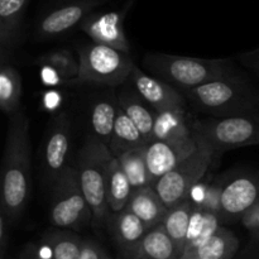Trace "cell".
<instances>
[{"label": "cell", "mask_w": 259, "mask_h": 259, "mask_svg": "<svg viewBox=\"0 0 259 259\" xmlns=\"http://www.w3.org/2000/svg\"><path fill=\"white\" fill-rule=\"evenodd\" d=\"M37 63H48L57 70H60L70 81H76L78 72H80V63L78 60L73 57L71 51L66 48H57V50L46 52L37 60Z\"/></svg>", "instance_id": "f546056e"}, {"label": "cell", "mask_w": 259, "mask_h": 259, "mask_svg": "<svg viewBox=\"0 0 259 259\" xmlns=\"http://www.w3.org/2000/svg\"><path fill=\"white\" fill-rule=\"evenodd\" d=\"M9 220L0 211V259H5L7 257V249L9 244Z\"/></svg>", "instance_id": "74e56055"}, {"label": "cell", "mask_w": 259, "mask_h": 259, "mask_svg": "<svg viewBox=\"0 0 259 259\" xmlns=\"http://www.w3.org/2000/svg\"><path fill=\"white\" fill-rule=\"evenodd\" d=\"M70 142L71 121L66 114H60L48 129L43 146V168L46 179L52 186L67 167Z\"/></svg>", "instance_id": "4fadbf2b"}, {"label": "cell", "mask_w": 259, "mask_h": 259, "mask_svg": "<svg viewBox=\"0 0 259 259\" xmlns=\"http://www.w3.org/2000/svg\"><path fill=\"white\" fill-rule=\"evenodd\" d=\"M219 228L220 219L217 214H212L200 207H194L182 254L191 253L202 247L217 234Z\"/></svg>", "instance_id": "44dd1931"}, {"label": "cell", "mask_w": 259, "mask_h": 259, "mask_svg": "<svg viewBox=\"0 0 259 259\" xmlns=\"http://www.w3.org/2000/svg\"><path fill=\"white\" fill-rule=\"evenodd\" d=\"M126 209L138 217L148 229L162 224L169 210L152 186L134 190Z\"/></svg>", "instance_id": "ac0fdd59"}, {"label": "cell", "mask_w": 259, "mask_h": 259, "mask_svg": "<svg viewBox=\"0 0 259 259\" xmlns=\"http://www.w3.org/2000/svg\"><path fill=\"white\" fill-rule=\"evenodd\" d=\"M108 2L110 0H60L40 15L35 24V38L48 40L65 35Z\"/></svg>", "instance_id": "9c48e42d"}, {"label": "cell", "mask_w": 259, "mask_h": 259, "mask_svg": "<svg viewBox=\"0 0 259 259\" xmlns=\"http://www.w3.org/2000/svg\"><path fill=\"white\" fill-rule=\"evenodd\" d=\"M118 98H101L91 108L90 125L93 137L109 146L118 113Z\"/></svg>", "instance_id": "cb8c5ba5"}, {"label": "cell", "mask_w": 259, "mask_h": 259, "mask_svg": "<svg viewBox=\"0 0 259 259\" xmlns=\"http://www.w3.org/2000/svg\"><path fill=\"white\" fill-rule=\"evenodd\" d=\"M114 259H125V258H114Z\"/></svg>", "instance_id": "ab89813d"}, {"label": "cell", "mask_w": 259, "mask_h": 259, "mask_svg": "<svg viewBox=\"0 0 259 259\" xmlns=\"http://www.w3.org/2000/svg\"><path fill=\"white\" fill-rule=\"evenodd\" d=\"M39 76L45 85L55 88V86H63L67 82H70V80L60 70H57L53 66L48 65V63H39Z\"/></svg>", "instance_id": "4dcf8cb0"}, {"label": "cell", "mask_w": 259, "mask_h": 259, "mask_svg": "<svg viewBox=\"0 0 259 259\" xmlns=\"http://www.w3.org/2000/svg\"><path fill=\"white\" fill-rule=\"evenodd\" d=\"M144 66L154 77L166 81L180 91L235 75L230 61L223 58H196L154 53L146 56Z\"/></svg>", "instance_id": "3957f363"}, {"label": "cell", "mask_w": 259, "mask_h": 259, "mask_svg": "<svg viewBox=\"0 0 259 259\" xmlns=\"http://www.w3.org/2000/svg\"><path fill=\"white\" fill-rule=\"evenodd\" d=\"M209 185L207 182H204V180L196 184L194 186V189L191 190L189 195V199L187 201H190L194 207H201L202 204L205 201V197H206L207 189H209Z\"/></svg>", "instance_id": "8d00e7d4"}, {"label": "cell", "mask_w": 259, "mask_h": 259, "mask_svg": "<svg viewBox=\"0 0 259 259\" xmlns=\"http://www.w3.org/2000/svg\"><path fill=\"white\" fill-rule=\"evenodd\" d=\"M23 95L22 76L10 62H0V108L8 116L20 110Z\"/></svg>", "instance_id": "d4e9b609"}, {"label": "cell", "mask_w": 259, "mask_h": 259, "mask_svg": "<svg viewBox=\"0 0 259 259\" xmlns=\"http://www.w3.org/2000/svg\"><path fill=\"white\" fill-rule=\"evenodd\" d=\"M113 157L110 149L93 136L86 138L78 153V179L93 212V224L96 227L104 225L110 218L106 200V179L109 163Z\"/></svg>", "instance_id": "277c9868"}, {"label": "cell", "mask_w": 259, "mask_h": 259, "mask_svg": "<svg viewBox=\"0 0 259 259\" xmlns=\"http://www.w3.org/2000/svg\"><path fill=\"white\" fill-rule=\"evenodd\" d=\"M220 222H242L244 215L259 201V177L244 174L220 182Z\"/></svg>", "instance_id": "30bf717a"}, {"label": "cell", "mask_w": 259, "mask_h": 259, "mask_svg": "<svg viewBox=\"0 0 259 259\" xmlns=\"http://www.w3.org/2000/svg\"><path fill=\"white\" fill-rule=\"evenodd\" d=\"M257 73H258V76H259V70H258V71H257Z\"/></svg>", "instance_id": "60d3db41"}, {"label": "cell", "mask_w": 259, "mask_h": 259, "mask_svg": "<svg viewBox=\"0 0 259 259\" xmlns=\"http://www.w3.org/2000/svg\"><path fill=\"white\" fill-rule=\"evenodd\" d=\"M192 210H194V206H192L191 202H182V204L169 209L168 214L166 215L163 223H162L166 233L174 240L175 244L177 245L179 250L181 252V255L184 253L185 240H186Z\"/></svg>", "instance_id": "83f0119b"}, {"label": "cell", "mask_w": 259, "mask_h": 259, "mask_svg": "<svg viewBox=\"0 0 259 259\" xmlns=\"http://www.w3.org/2000/svg\"><path fill=\"white\" fill-rule=\"evenodd\" d=\"M32 189L29 119L20 109L9 116L2 168L0 211L14 224L24 212Z\"/></svg>", "instance_id": "6da1fadb"}, {"label": "cell", "mask_w": 259, "mask_h": 259, "mask_svg": "<svg viewBox=\"0 0 259 259\" xmlns=\"http://www.w3.org/2000/svg\"><path fill=\"white\" fill-rule=\"evenodd\" d=\"M116 98H118L119 105L123 108L126 115L141 132L142 136L146 138V141L148 143L153 141V125L154 119H156L154 109L144 99H142L137 91L134 93L124 91L119 94Z\"/></svg>", "instance_id": "ffe728a7"}, {"label": "cell", "mask_w": 259, "mask_h": 259, "mask_svg": "<svg viewBox=\"0 0 259 259\" xmlns=\"http://www.w3.org/2000/svg\"><path fill=\"white\" fill-rule=\"evenodd\" d=\"M129 80L137 93L147 101L154 111L179 110L186 108L187 99L176 88L158 77L148 75L139 67H134Z\"/></svg>", "instance_id": "5bb4252c"}, {"label": "cell", "mask_w": 259, "mask_h": 259, "mask_svg": "<svg viewBox=\"0 0 259 259\" xmlns=\"http://www.w3.org/2000/svg\"><path fill=\"white\" fill-rule=\"evenodd\" d=\"M134 189L128 177L124 174L118 158L113 157L109 163L108 179H106V200L111 214L126 209Z\"/></svg>", "instance_id": "603a6c76"}, {"label": "cell", "mask_w": 259, "mask_h": 259, "mask_svg": "<svg viewBox=\"0 0 259 259\" xmlns=\"http://www.w3.org/2000/svg\"><path fill=\"white\" fill-rule=\"evenodd\" d=\"M239 248V240L227 228L220 227L217 234L199 249L182 254L180 259H232Z\"/></svg>", "instance_id": "484cf974"}, {"label": "cell", "mask_w": 259, "mask_h": 259, "mask_svg": "<svg viewBox=\"0 0 259 259\" xmlns=\"http://www.w3.org/2000/svg\"><path fill=\"white\" fill-rule=\"evenodd\" d=\"M19 259H53V252L48 243L42 239L39 244L30 243L25 245Z\"/></svg>", "instance_id": "1f68e13d"}, {"label": "cell", "mask_w": 259, "mask_h": 259, "mask_svg": "<svg viewBox=\"0 0 259 259\" xmlns=\"http://www.w3.org/2000/svg\"><path fill=\"white\" fill-rule=\"evenodd\" d=\"M215 154V149L200 138L196 151L182 161L176 168L159 179L154 185V190L168 209L187 201L195 185L204 180L207 169L214 162Z\"/></svg>", "instance_id": "52a82bcc"}, {"label": "cell", "mask_w": 259, "mask_h": 259, "mask_svg": "<svg viewBox=\"0 0 259 259\" xmlns=\"http://www.w3.org/2000/svg\"><path fill=\"white\" fill-rule=\"evenodd\" d=\"M62 94L58 90H48L42 95V108L46 111H56L62 105Z\"/></svg>", "instance_id": "d590c367"}, {"label": "cell", "mask_w": 259, "mask_h": 259, "mask_svg": "<svg viewBox=\"0 0 259 259\" xmlns=\"http://www.w3.org/2000/svg\"><path fill=\"white\" fill-rule=\"evenodd\" d=\"M199 143L200 138L196 134L184 141L149 142L146 146V158L151 186L154 187L159 179L191 156L199 147Z\"/></svg>", "instance_id": "8fae6325"}, {"label": "cell", "mask_w": 259, "mask_h": 259, "mask_svg": "<svg viewBox=\"0 0 259 259\" xmlns=\"http://www.w3.org/2000/svg\"><path fill=\"white\" fill-rule=\"evenodd\" d=\"M118 161L134 190L151 186L147 167L146 146L125 152L118 157Z\"/></svg>", "instance_id": "4316f807"}, {"label": "cell", "mask_w": 259, "mask_h": 259, "mask_svg": "<svg viewBox=\"0 0 259 259\" xmlns=\"http://www.w3.org/2000/svg\"><path fill=\"white\" fill-rule=\"evenodd\" d=\"M109 219H110L111 235L123 257H125L143 239L149 230L147 225L128 209L115 212Z\"/></svg>", "instance_id": "e0dca14e"}, {"label": "cell", "mask_w": 259, "mask_h": 259, "mask_svg": "<svg viewBox=\"0 0 259 259\" xmlns=\"http://www.w3.org/2000/svg\"><path fill=\"white\" fill-rule=\"evenodd\" d=\"M196 136L204 139L217 153L259 144V111L233 118H207L192 121Z\"/></svg>", "instance_id": "ba28073f"}, {"label": "cell", "mask_w": 259, "mask_h": 259, "mask_svg": "<svg viewBox=\"0 0 259 259\" xmlns=\"http://www.w3.org/2000/svg\"><path fill=\"white\" fill-rule=\"evenodd\" d=\"M128 9L129 4L120 10L91 13L81 23L80 29L91 42L129 53L131 45L124 30V19Z\"/></svg>", "instance_id": "7c38bea8"}, {"label": "cell", "mask_w": 259, "mask_h": 259, "mask_svg": "<svg viewBox=\"0 0 259 259\" xmlns=\"http://www.w3.org/2000/svg\"><path fill=\"white\" fill-rule=\"evenodd\" d=\"M220 197H222V187H220V182H215V184H210L209 189H207L206 197L200 209H204L206 211L217 214L219 217L220 214Z\"/></svg>", "instance_id": "d6a6232c"}, {"label": "cell", "mask_w": 259, "mask_h": 259, "mask_svg": "<svg viewBox=\"0 0 259 259\" xmlns=\"http://www.w3.org/2000/svg\"><path fill=\"white\" fill-rule=\"evenodd\" d=\"M29 0H0V62L9 58L22 39Z\"/></svg>", "instance_id": "9a60e30c"}, {"label": "cell", "mask_w": 259, "mask_h": 259, "mask_svg": "<svg viewBox=\"0 0 259 259\" xmlns=\"http://www.w3.org/2000/svg\"><path fill=\"white\" fill-rule=\"evenodd\" d=\"M78 72L76 82L116 88L129 80L136 67L129 53L108 46L89 43L78 48Z\"/></svg>", "instance_id": "5b68a950"}, {"label": "cell", "mask_w": 259, "mask_h": 259, "mask_svg": "<svg viewBox=\"0 0 259 259\" xmlns=\"http://www.w3.org/2000/svg\"><path fill=\"white\" fill-rule=\"evenodd\" d=\"M43 239L53 252V259H80L83 239L71 230L57 229L46 233Z\"/></svg>", "instance_id": "f1b7e54d"}, {"label": "cell", "mask_w": 259, "mask_h": 259, "mask_svg": "<svg viewBox=\"0 0 259 259\" xmlns=\"http://www.w3.org/2000/svg\"><path fill=\"white\" fill-rule=\"evenodd\" d=\"M50 222L65 230H77L93 223V212L81 189L76 167H66L53 184Z\"/></svg>", "instance_id": "8992f818"}, {"label": "cell", "mask_w": 259, "mask_h": 259, "mask_svg": "<svg viewBox=\"0 0 259 259\" xmlns=\"http://www.w3.org/2000/svg\"><path fill=\"white\" fill-rule=\"evenodd\" d=\"M80 259H114L105 249L93 239H83Z\"/></svg>", "instance_id": "836d02e7"}, {"label": "cell", "mask_w": 259, "mask_h": 259, "mask_svg": "<svg viewBox=\"0 0 259 259\" xmlns=\"http://www.w3.org/2000/svg\"><path fill=\"white\" fill-rule=\"evenodd\" d=\"M147 144H148V142L142 136L138 128L134 125L131 118L126 115L123 108L119 105L115 124H114L113 136H111V141L108 146L111 154L118 158L119 156H121L125 152L139 148V147H144Z\"/></svg>", "instance_id": "7402d4cb"}, {"label": "cell", "mask_w": 259, "mask_h": 259, "mask_svg": "<svg viewBox=\"0 0 259 259\" xmlns=\"http://www.w3.org/2000/svg\"><path fill=\"white\" fill-rule=\"evenodd\" d=\"M125 259H180L181 252L159 224L147 232L143 239L125 255Z\"/></svg>", "instance_id": "2e32d148"}, {"label": "cell", "mask_w": 259, "mask_h": 259, "mask_svg": "<svg viewBox=\"0 0 259 259\" xmlns=\"http://www.w3.org/2000/svg\"><path fill=\"white\" fill-rule=\"evenodd\" d=\"M242 61L247 66L252 67L253 70L258 71L259 70V48L255 51H252V52L244 53L242 56Z\"/></svg>", "instance_id": "f35d334b"}, {"label": "cell", "mask_w": 259, "mask_h": 259, "mask_svg": "<svg viewBox=\"0 0 259 259\" xmlns=\"http://www.w3.org/2000/svg\"><path fill=\"white\" fill-rule=\"evenodd\" d=\"M197 111L224 119L259 111V93L239 76L219 78L181 91Z\"/></svg>", "instance_id": "7a4b0ae2"}, {"label": "cell", "mask_w": 259, "mask_h": 259, "mask_svg": "<svg viewBox=\"0 0 259 259\" xmlns=\"http://www.w3.org/2000/svg\"><path fill=\"white\" fill-rule=\"evenodd\" d=\"M192 121L186 114V109L156 111L153 125V141L176 142L195 136Z\"/></svg>", "instance_id": "d6986e66"}, {"label": "cell", "mask_w": 259, "mask_h": 259, "mask_svg": "<svg viewBox=\"0 0 259 259\" xmlns=\"http://www.w3.org/2000/svg\"><path fill=\"white\" fill-rule=\"evenodd\" d=\"M242 223L248 232L259 240V201L244 215Z\"/></svg>", "instance_id": "e575fe53"}]
</instances>
